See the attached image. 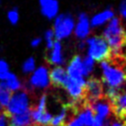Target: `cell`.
<instances>
[{
  "label": "cell",
  "mask_w": 126,
  "mask_h": 126,
  "mask_svg": "<svg viewBox=\"0 0 126 126\" xmlns=\"http://www.w3.org/2000/svg\"><path fill=\"white\" fill-rule=\"evenodd\" d=\"M103 85L106 88H123L125 82V73L123 66L117 63H113L111 61L107 60L100 62Z\"/></svg>",
  "instance_id": "2"
},
{
  "label": "cell",
  "mask_w": 126,
  "mask_h": 126,
  "mask_svg": "<svg viewBox=\"0 0 126 126\" xmlns=\"http://www.w3.org/2000/svg\"><path fill=\"white\" fill-rule=\"evenodd\" d=\"M0 51H1V48H0Z\"/></svg>",
  "instance_id": "37"
},
{
  "label": "cell",
  "mask_w": 126,
  "mask_h": 126,
  "mask_svg": "<svg viewBox=\"0 0 126 126\" xmlns=\"http://www.w3.org/2000/svg\"><path fill=\"white\" fill-rule=\"evenodd\" d=\"M32 109V100L29 91L21 89L12 93L10 100L5 109V113L8 117L24 113Z\"/></svg>",
  "instance_id": "4"
},
{
  "label": "cell",
  "mask_w": 126,
  "mask_h": 126,
  "mask_svg": "<svg viewBox=\"0 0 126 126\" xmlns=\"http://www.w3.org/2000/svg\"><path fill=\"white\" fill-rule=\"evenodd\" d=\"M9 125L11 126H35L32 118V109L24 113L9 117Z\"/></svg>",
  "instance_id": "16"
},
{
  "label": "cell",
  "mask_w": 126,
  "mask_h": 126,
  "mask_svg": "<svg viewBox=\"0 0 126 126\" xmlns=\"http://www.w3.org/2000/svg\"><path fill=\"white\" fill-rule=\"evenodd\" d=\"M10 72V67H9L8 63L6 60L0 59V81L1 82L6 81Z\"/></svg>",
  "instance_id": "25"
},
{
  "label": "cell",
  "mask_w": 126,
  "mask_h": 126,
  "mask_svg": "<svg viewBox=\"0 0 126 126\" xmlns=\"http://www.w3.org/2000/svg\"><path fill=\"white\" fill-rule=\"evenodd\" d=\"M87 55L95 62H103L111 57L110 49L101 36H91L85 40Z\"/></svg>",
  "instance_id": "3"
},
{
  "label": "cell",
  "mask_w": 126,
  "mask_h": 126,
  "mask_svg": "<svg viewBox=\"0 0 126 126\" xmlns=\"http://www.w3.org/2000/svg\"><path fill=\"white\" fill-rule=\"evenodd\" d=\"M90 107L95 115L101 117L104 120L108 119L112 112L111 105L108 99H106L105 98H102L97 101L93 102L90 105Z\"/></svg>",
  "instance_id": "13"
},
{
  "label": "cell",
  "mask_w": 126,
  "mask_h": 126,
  "mask_svg": "<svg viewBox=\"0 0 126 126\" xmlns=\"http://www.w3.org/2000/svg\"><path fill=\"white\" fill-rule=\"evenodd\" d=\"M49 69L47 66L41 65L36 67L34 72L31 75L29 78L28 86L25 88V90H31V89H46L50 87L49 77Z\"/></svg>",
  "instance_id": "6"
},
{
  "label": "cell",
  "mask_w": 126,
  "mask_h": 126,
  "mask_svg": "<svg viewBox=\"0 0 126 126\" xmlns=\"http://www.w3.org/2000/svg\"><path fill=\"white\" fill-rule=\"evenodd\" d=\"M78 48H79V50H86V42H85V41H80V42H79V44H78Z\"/></svg>",
  "instance_id": "34"
},
{
  "label": "cell",
  "mask_w": 126,
  "mask_h": 126,
  "mask_svg": "<svg viewBox=\"0 0 126 126\" xmlns=\"http://www.w3.org/2000/svg\"><path fill=\"white\" fill-rule=\"evenodd\" d=\"M111 105L112 112L115 114L119 121L124 122V117L126 113V94L124 91H122L112 101L110 102Z\"/></svg>",
  "instance_id": "12"
},
{
  "label": "cell",
  "mask_w": 126,
  "mask_h": 126,
  "mask_svg": "<svg viewBox=\"0 0 126 126\" xmlns=\"http://www.w3.org/2000/svg\"><path fill=\"white\" fill-rule=\"evenodd\" d=\"M39 1V4H40V6L42 7V6H44L45 4H47L48 2H50L51 0H38Z\"/></svg>",
  "instance_id": "35"
},
{
  "label": "cell",
  "mask_w": 126,
  "mask_h": 126,
  "mask_svg": "<svg viewBox=\"0 0 126 126\" xmlns=\"http://www.w3.org/2000/svg\"><path fill=\"white\" fill-rule=\"evenodd\" d=\"M47 60L49 63L54 66H62L64 63L65 59L63 55V48L62 42L55 40L53 48L50 50Z\"/></svg>",
  "instance_id": "11"
},
{
  "label": "cell",
  "mask_w": 126,
  "mask_h": 126,
  "mask_svg": "<svg viewBox=\"0 0 126 126\" xmlns=\"http://www.w3.org/2000/svg\"><path fill=\"white\" fill-rule=\"evenodd\" d=\"M86 85H87V78L73 79L67 76V79L63 85V88L66 90L74 101H77L82 99L85 97Z\"/></svg>",
  "instance_id": "7"
},
{
  "label": "cell",
  "mask_w": 126,
  "mask_h": 126,
  "mask_svg": "<svg viewBox=\"0 0 126 126\" xmlns=\"http://www.w3.org/2000/svg\"><path fill=\"white\" fill-rule=\"evenodd\" d=\"M7 20L9 21V23L12 25H17L19 21V12L17 7L11 8L10 10H8L7 14Z\"/></svg>",
  "instance_id": "26"
},
{
  "label": "cell",
  "mask_w": 126,
  "mask_h": 126,
  "mask_svg": "<svg viewBox=\"0 0 126 126\" xmlns=\"http://www.w3.org/2000/svg\"><path fill=\"white\" fill-rule=\"evenodd\" d=\"M79 119L81 123L83 124V126H92L94 123V117L95 114L92 109H91L90 105L86 106L82 110H81L78 115L77 116Z\"/></svg>",
  "instance_id": "19"
},
{
  "label": "cell",
  "mask_w": 126,
  "mask_h": 126,
  "mask_svg": "<svg viewBox=\"0 0 126 126\" xmlns=\"http://www.w3.org/2000/svg\"><path fill=\"white\" fill-rule=\"evenodd\" d=\"M92 126H105V124H98V123H93V125Z\"/></svg>",
  "instance_id": "36"
},
{
  "label": "cell",
  "mask_w": 126,
  "mask_h": 126,
  "mask_svg": "<svg viewBox=\"0 0 126 126\" xmlns=\"http://www.w3.org/2000/svg\"><path fill=\"white\" fill-rule=\"evenodd\" d=\"M64 126H83V124L81 123V122L79 121V119L76 117L71 120H68V122L65 123Z\"/></svg>",
  "instance_id": "31"
},
{
  "label": "cell",
  "mask_w": 126,
  "mask_h": 126,
  "mask_svg": "<svg viewBox=\"0 0 126 126\" xmlns=\"http://www.w3.org/2000/svg\"><path fill=\"white\" fill-rule=\"evenodd\" d=\"M4 83L6 84L7 88H8L12 93L23 89V83L21 82V80L18 78V76L15 75L14 73H12V72H10L9 76L7 77L6 81H4Z\"/></svg>",
  "instance_id": "20"
},
{
  "label": "cell",
  "mask_w": 126,
  "mask_h": 126,
  "mask_svg": "<svg viewBox=\"0 0 126 126\" xmlns=\"http://www.w3.org/2000/svg\"><path fill=\"white\" fill-rule=\"evenodd\" d=\"M113 17H115V13L113 9L110 7L100 12H98L89 18L91 28H98L103 25H106Z\"/></svg>",
  "instance_id": "14"
},
{
  "label": "cell",
  "mask_w": 126,
  "mask_h": 126,
  "mask_svg": "<svg viewBox=\"0 0 126 126\" xmlns=\"http://www.w3.org/2000/svg\"><path fill=\"white\" fill-rule=\"evenodd\" d=\"M60 5L58 0H51L50 2L41 7L42 14L48 19H54L59 15Z\"/></svg>",
  "instance_id": "18"
},
{
  "label": "cell",
  "mask_w": 126,
  "mask_h": 126,
  "mask_svg": "<svg viewBox=\"0 0 126 126\" xmlns=\"http://www.w3.org/2000/svg\"><path fill=\"white\" fill-rule=\"evenodd\" d=\"M42 38H40V37H35V38H33L31 41V46L33 47V48H37L38 46H40L42 44Z\"/></svg>",
  "instance_id": "32"
},
{
  "label": "cell",
  "mask_w": 126,
  "mask_h": 126,
  "mask_svg": "<svg viewBox=\"0 0 126 126\" xmlns=\"http://www.w3.org/2000/svg\"><path fill=\"white\" fill-rule=\"evenodd\" d=\"M68 112H69V108L68 107H63L61 109L56 115L53 116L51 120L50 126H64L65 123L68 122Z\"/></svg>",
  "instance_id": "21"
},
{
  "label": "cell",
  "mask_w": 126,
  "mask_h": 126,
  "mask_svg": "<svg viewBox=\"0 0 126 126\" xmlns=\"http://www.w3.org/2000/svg\"><path fill=\"white\" fill-rule=\"evenodd\" d=\"M32 118L35 126H47L51 123L53 114L48 110H37L32 109Z\"/></svg>",
  "instance_id": "17"
},
{
  "label": "cell",
  "mask_w": 126,
  "mask_h": 126,
  "mask_svg": "<svg viewBox=\"0 0 126 126\" xmlns=\"http://www.w3.org/2000/svg\"><path fill=\"white\" fill-rule=\"evenodd\" d=\"M119 15L120 18H125L126 17V0H122L119 4Z\"/></svg>",
  "instance_id": "29"
},
{
  "label": "cell",
  "mask_w": 126,
  "mask_h": 126,
  "mask_svg": "<svg viewBox=\"0 0 126 126\" xmlns=\"http://www.w3.org/2000/svg\"><path fill=\"white\" fill-rule=\"evenodd\" d=\"M49 77L51 84L56 87H63L67 79L65 68L63 66H54L52 70L49 71Z\"/></svg>",
  "instance_id": "15"
},
{
  "label": "cell",
  "mask_w": 126,
  "mask_h": 126,
  "mask_svg": "<svg viewBox=\"0 0 126 126\" xmlns=\"http://www.w3.org/2000/svg\"><path fill=\"white\" fill-rule=\"evenodd\" d=\"M47 100H48V98H47V95L46 94H42L38 99V103L34 109L37 110H41V111H43V110H47Z\"/></svg>",
  "instance_id": "28"
},
{
  "label": "cell",
  "mask_w": 126,
  "mask_h": 126,
  "mask_svg": "<svg viewBox=\"0 0 126 126\" xmlns=\"http://www.w3.org/2000/svg\"><path fill=\"white\" fill-rule=\"evenodd\" d=\"M75 25H76V20L71 14L63 13L58 15L54 18L53 29L56 41L62 42L63 40L69 38L74 33Z\"/></svg>",
  "instance_id": "5"
},
{
  "label": "cell",
  "mask_w": 126,
  "mask_h": 126,
  "mask_svg": "<svg viewBox=\"0 0 126 126\" xmlns=\"http://www.w3.org/2000/svg\"><path fill=\"white\" fill-rule=\"evenodd\" d=\"M103 95L104 85L101 81L96 78H91L89 80H87V85L85 88V97L90 104L102 98Z\"/></svg>",
  "instance_id": "8"
},
{
  "label": "cell",
  "mask_w": 126,
  "mask_h": 126,
  "mask_svg": "<svg viewBox=\"0 0 126 126\" xmlns=\"http://www.w3.org/2000/svg\"><path fill=\"white\" fill-rule=\"evenodd\" d=\"M44 42H45V46L48 50H51L53 48L54 42H55V38H54V34H53V30H47L44 32Z\"/></svg>",
  "instance_id": "27"
},
{
  "label": "cell",
  "mask_w": 126,
  "mask_h": 126,
  "mask_svg": "<svg viewBox=\"0 0 126 126\" xmlns=\"http://www.w3.org/2000/svg\"><path fill=\"white\" fill-rule=\"evenodd\" d=\"M0 126H9V117L5 111L0 112Z\"/></svg>",
  "instance_id": "30"
},
{
  "label": "cell",
  "mask_w": 126,
  "mask_h": 126,
  "mask_svg": "<svg viewBox=\"0 0 126 126\" xmlns=\"http://www.w3.org/2000/svg\"><path fill=\"white\" fill-rule=\"evenodd\" d=\"M12 92L7 88L4 82L0 81V110H3L6 109L10 100Z\"/></svg>",
  "instance_id": "22"
},
{
  "label": "cell",
  "mask_w": 126,
  "mask_h": 126,
  "mask_svg": "<svg viewBox=\"0 0 126 126\" xmlns=\"http://www.w3.org/2000/svg\"><path fill=\"white\" fill-rule=\"evenodd\" d=\"M68 77L77 79V78H87L85 74L84 66L82 63V57L80 55H75L69 62L67 67L65 68Z\"/></svg>",
  "instance_id": "10"
},
{
  "label": "cell",
  "mask_w": 126,
  "mask_h": 126,
  "mask_svg": "<svg viewBox=\"0 0 126 126\" xmlns=\"http://www.w3.org/2000/svg\"><path fill=\"white\" fill-rule=\"evenodd\" d=\"M82 63H83V66H84L85 74H86V77H88L90 76L93 70L95 68V62L94 60L90 58L89 56L86 55L85 57L82 58Z\"/></svg>",
  "instance_id": "24"
},
{
  "label": "cell",
  "mask_w": 126,
  "mask_h": 126,
  "mask_svg": "<svg viewBox=\"0 0 126 126\" xmlns=\"http://www.w3.org/2000/svg\"><path fill=\"white\" fill-rule=\"evenodd\" d=\"M101 37L108 43L111 55L119 56L125 43V32L122 18L113 17L106 24Z\"/></svg>",
  "instance_id": "1"
},
{
  "label": "cell",
  "mask_w": 126,
  "mask_h": 126,
  "mask_svg": "<svg viewBox=\"0 0 126 126\" xmlns=\"http://www.w3.org/2000/svg\"><path fill=\"white\" fill-rule=\"evenodd\" d=\"M36 69V61L34 59V57H29L25 60L23 63H22V66H21V70L24 74L29 75L31 74L32 75L34 70Z\"/></svg>",
  "instance_id": "23"
},
{
  "label": "cell",
  "mask_w": 126,
  "mask_h": 126,
  "mask_svg": "<svg viewBox=\"0 0 126 126\" xmlns=\"http://www.w3.org/2000/svg\"><path fill=\"white\" fill-rule=\"evenodd\" d=\"M91 32L90 21L88 16L85 12H82L78 15L77 20L76 21L75 29H74V34L78 40L85 41L88 38Z\"/></svg>",
  "instance_id": "9"
},
{
  "label": "cell",
  "mask_w": 126,
  "mask_h": 126,
  "mask_svg": "<svg viewBox=\"0 0 126 126\" xmlns=\"http://www.w3.org/2000/svg\"><path fill=\"white\" fill-rule=\"evenodd\" d=\"M109 123V126H124V122H122V121H119V120H117V121H113L111 123Z\"/></svg>",
  "instance_id": "33"
}]
</instances>
